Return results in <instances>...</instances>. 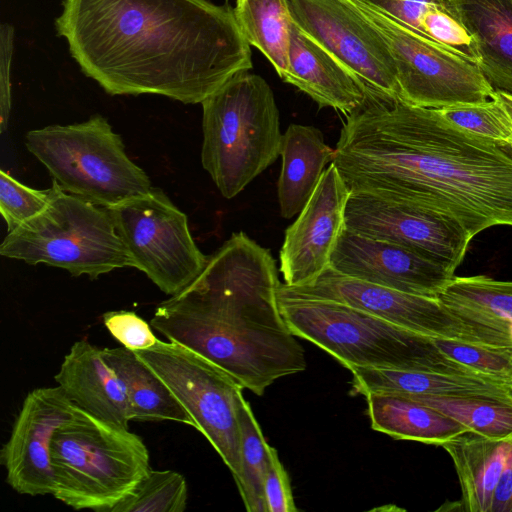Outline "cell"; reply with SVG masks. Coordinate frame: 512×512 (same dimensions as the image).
<instances>
[{
	"mask_svg": "<svg viewBox=\"0 0 512 512\" xmlns=\"http://www.w3.org/2000/svg\"><path fill=\"white\" fill-rule=\"evenodd\" d=\"M332 163L350 193L434 211L472 238L512 226V148L436 109L369 98L346 115Z\"/></svg>",
	"mask_w": 512,
	"mask_h": 512,
	"instance_id": "cell-1",
	"label": "cell"
},
{
	"mask_svg": "<svg viewBox=\"0 0 512 512\" xmlns=\"http://www.w3.org/2000/svg\"><path fill=\"white\" fill-rule=\"evenodd\" d=\"M55 28L112 96L198 104L253 67L233 9L210 0H63Z\"/></svg>",
	"mask_w": 512,
	"mask_h": 512,
	"instance_id": "cell-2",
	"label": "cell"
},
{
	"mask_svg": "<svg viewBox=\"0 0 512 512\" xmlns=\"http://www.w3.org/2000/svg\"><path fill=\"white\" fill-rule=\"evenodd\" d=\"M280 285L271 252L233 233L193 282L157 306L150 324L261 396L275 380L306 368L280 311Z\"/></svg>",
	"mask_w": 512,
	"mask_h": 512,
	"instance_id": "cell-3",
	"label": "cell"
},
{
	"mask_svg": "<svg viewBox=\"0 0 512 512\" xmlns=\"http://www.w3.org/2000/svg\"><path fill=\"white\" fill-rule=\"evenodd\" d=\"M278 302L294 336L317 345L346 368L480 374L445 355L432 337L348 305L279 296Z\"/></svg>",
	"mask_w": 512,
	"mask_h": 512,
	"instance_id": "cell-4",
	"label": "cell"
},
{
	"mask_svg": "<svg viewBox=\"0 0 512 512\" xmlns=\"http://www.w3.org/2000/svg\"><path fill=\"white\" fill-rule=\"evenodd\" d=\"M201 105L202 166L231 199L280 156L283 134L274 94L261 76L241 71Z\"/></svg>",
	"mask_w": 512,
	"mask_h": 512,
	"instance_id": "cell-5",
	"label": "cell"
},
{
	"mask_svg": "<svg viewBox=\"0 0 512 512\" xmlns=\"http://www.w3.org/2000/svg\"><path fill=\"white\" fill-rule=\"evenodd\" d=\"M142 438L77 407L51 443L53 496L76 510H108L149 472Z\"/></svg>",
	"mask_w": 512,
	"mask_h": 512,
	"instance_id": "cell-6",
	"label": "cell"
},
{
	"mask_svg": "<svg viewBox=\"0 0 512 512\" xmlns=\"http://www.w3.org/2000/svg\"><path fill=\"white\" fill-rule=\"evenodd\" d=\"M50 188L47 207L8 232L0 245L2 256L30 265L44 263L91 279L130 267L107 207L67 193L55 180Z\"/></svg>",
	"mask_w": 512,
	"mask_h": 512,
	"instance_id": "cell-7",
	"label": "cell"
},
{
	"mask_svg": "<svg viewBox=\"0 0 512 512\" xmlns=\"http://www.w3.org/2000/svg\"><path fill=\"white\" fill-rule=\"evenodd\" d=\"M25 145L64 191L93 204L112 207L153 188L100 114L81 123L31 130Z\"/></svg>",
	"mask_w": 512,
	"mask_h": 512,
	"instance_id": "cell-8",
	"label": "cell"
},
{
	"mask_svg": "<svg viewBox=\"0 0 512 512\" xmlns=\"http://www.w3.org/2000/svg\"><path fill=\"white\" fill-rule=\"evenodd\" d=\"M136 355L167 385L193 422L210 442L235 482L242 475L241 433L237 400L243 387L226 371L173 342L158 339Z\"/></svg>",
	"mask_w": 512,
	"mask_h": 512,
	"instance_id": "cell-9",
	"label": "cell"
},
{
	"mask_svg": "<svg viewBox=\"0 0 512 512\" xmlns=\"http://www.w3.org/2000/svg\"><path fill=\"white\" fill-rule=\"evenodd\" d=\"M130 267L144 272L165 294L185 289L208 257L194 242L188 219L160 188L107 207Z\"/></svg>",
	"mask_w": 512,
	"mask_h": 512,
	"instance_id": "cell-10",
	"label": "cell"
},
{
	"mask_svg": "<svg viewBox=\"0 0 512 512\" xmlns=\"http://www.w3.org/2000/svg\"><path fill=\"white\" fill-rule=\"evenodd\" d=\"M384 37L394 60L401 99L417 106L439 109L480 104L495 89L480 69L380 11L354 0Z\"/></svg>",
	"mask_w": 512,
	"mask_h": 512,
	"instance_id": "cell-11",
	"label": "cell"
},
{
	"mask_svg": "<svg viewBox=\"0 0 512 512\" xmlns=\"http://www.w3.org/2000/svg\"><path fill=\"white\" fill-rule=\"evenodd\" d=\"M292 21L348 68L372 98L401 99L394 60L354 0H286Z\"/></svg>",
	"mask_w": 512,
	"mask_h": 512,
	"instance_id": "cell-12",
	"label": "cell"
},
{
	"mask_svg": "<svg viewBox=\"0 0 512 512\" xmlns=\"http://www.w3.org/2000/svg\"><path fill=\"white\" fill-rule=\"evenodd\" d=\"M279 297L328 300L432 337L478 344L473 333L438 298L398 291L336 272L331 267L300 286L281 284Z\"/></svg>",
	"mask_w": 512,
	"mask_h": 512,
	"instance_id": "cell-13",
	"label": "cell"
},
{
	"mask_svg": "<svg viewBox=\"0 0 512 512\" xmlns=\"http://www.w3.org/2000/svg\"><path fill=\"white\" fill-rule=\"evenodd\" d=\"M345 228L411 249L454 272L472 240L460 224L444 215L359 193L349 195Z\"/></svg>",
	"mask_w": 512,
	"mask_h": 512,
	"instance_id": "cell-14",
	"label": "cell"
},
{
	"mask_svg": "<svg viewBox=\"0 0 512 512\" xmlns=\"http://www.w3.org/2000/svg\"><path fill=\"white\" fill-rule=\"evenodd\" d=\"M76 410L59 386L37 388L26 395L0 452L12 489L30 496L53 494L52 439Z\"/></svg>",
	"mask_w": 512,
	"mask_h": 512,
	"instance_id": "cell-15",
	"label": "cell"
},
{
	"mask_svg": "<svg viewBox=\"0 0 512 512\" xmlns=\"http://www.w3.org/2000/svg\"><path fill=\"white\" fill-rule=\"evenodd\" d=\"M349 195L331 162L297 219L285 231L279 253L285 285L309 283L330 267L332 253L345 229Z\"/></svg>",
	"mask_w": 512,
	"mask_h": 512,
	"instance_id": "cell-16",
	"label": "cell"
},
{
	"mask_svg": "<svg viewBox=\"0 0 512 512\" xmlns=\"http://www.w3.org/2000/svg\"><path fill=\"white\" fill-rule=\"evenodd\" d=\"M338 273L409 294L437 298L455 272L411 249L346 228L332 253Z\"/></svg>",
	"mask_w": 512,
	"mask_h": 512,
	"instance_id": "cell-17",
	"label": "cell"
},
{
	"mask_svg": "<svg viewBox=\"0 0 512 512\" xmlns=\"http://www.w3.org/2000/svg\"><path fill=\"white\" fill-rule=\"evenodd\" d=\"M281 79L307 94L320 107H330L346 115L372 98L366 86L346 66L293 21L288 66Z\"/></svg>",
	"mask_w": 512,
	"mask_h": 512,
	"instance_id": "cell-18",
	"label": "cell"
},
{
	"mask_svg": "<svg viewBox=\"0 0 512 512\" xmlns=\"http://www.w3.org/2000/svg\"><path fill=\"white\" fill-rule=\"evenodd\" d=\"M55 381L78 408L108 423L129 428L130 412L123 385L103 357L85 339L65 355Z\"/></svg>",
	"mask_w": 512,
	"mask_h": 512,
	"instance_id": "cell-19",
	"label": "cell"
},
{
	"mask_svg": "<svg viewBox=\"0 0 512 512\" xmlns=\"http://www.w3.org/2000/svg\"><path fill=\"white\" fill-rule=\"evenodd\" d=\"M352 392L392 395L475 397L512 404L508 382L489 376L351 366Z\"/></svg>",
	"mask_w": 512,
	"mask_h": 512,
	"instance_id": "cell-20",
	"label": "cell"
},
{
	"mask_svg": "<svg viewBox=\"0 0 512 512\" xmlns=\"http://www.w3.org/2000/svg\"><path fill=\"white\" fill-rule=\"evenodd\" d=\"M441 446L452 459L458 476V510L491 512L497 485L512 466V436L491 438L466 431Z\"/></svg>",
	"mask_w": 512,
	"mask_h": 512,
	"instance_id": "cell-21",
	"label": "cell"
},
{
	"mask_svg": "<svg viewBox=\"0 0 512 512\" xmlns=\"http://www.w3.org/2000/svg\"><path fill=\"white\" fill-rule=\"evenodd\" d=\"M280 156L277 193L281 216L288 219L300 213L313 194L334 149L318 128L290 124L282 137Z\"/></svg>",
	"mask_w": 512,
	"mask_h": 512,
	"instance_id": "cell-22",
	"label": "cell"
},
{
	"mask_svg": "<svg viewBox=\"0 0 512 512\" xmlns=\"http://www.w3.org/2000/svg\"><path fill=\"white\" fill-rule=\"evenodd\" d=\"M472 35L478 68L491 86L512 95V0H453Z\"/></svg>",
	"mask_w": 512,
	"mask_h": 512,
	"instance_id": "cell-23",
	"label": "cell"
},
{
	"mask_svg": "<svg viewBox=\"0 0 512 512\" xmlns=\"http://www.w3.org/2000/svg\"><path fill=\"white\" fill-rule=\"evenodd\" d=\"M371 428L401 440L441 446L467 427L443 413L405 396L366 395Z\"/></svg>",
	"mask_w": 512,
	"mask_h": 512,
	"instance_id": "cell-24",
	"label": "cell"
},
{
	"mask_svg": "<svg viewBox=\"0 0 512 512\" xmlns=\"http://www.w3.org/2000/svg\"><path fill=\"white\" fill-rule=\"evenodd\" d=\"M102 353L123 385L131 420H171L193 427L188 412L135 351L118 347L104 348Z\"/></svg>",
	"mask_w": 512,
	"mask_h": 512,
	"instance_id": "cell-25",
	"label": "cell"
},
{
	"mask_svg": "<svg viewBox=\"0 0 512 512\" xmlns=\"http://www.w3.org/2000/svg\"><path fill=\"white\" fill-rule=\"evenodd\" d=\"M421 37L469 60L475 42L453 0H359Z\"/></svg>",
	"mask_w": 512,
	"mask_h": 512,
	"instance_id": "cell-26",
	"label": "cell"
},
{
	"mask_svg": "<svg viewBox=\"0 0 512 512\" xmlns=\"http://www.w3.org/2000/svg\"><path fill=\"white\" fill-rule=\"evenodd\" d=\"M234 16L244 39L282 78L288 66L292 18L286 0H236Z\"/></svg>",
	"mask_w": 512,
	"mask_h": 512,
	"instance_id": "cell-27",
	"label": "cell"
},
{
	"mask_svg": "<svg viewBox=\"0 0 512 512\" xmlns=\"http://www.w3.org/2000/svg\"><path fill=\"white\" fill-rule=\"evenodd\" d=\"M241 433L242 475L236 483L248 512H267L264 481L270 463V448L242 393L237 400Z\"/></svg>",
	"mask_w": 512,
	"mask_h": 512,
	"instance_id": "cell-28",
	"label": "cell"
},
{
	"mask_svg": "<svg viewBox=\"0 0 512 512\" xmlns=\"http://www.w3.org/2000/svg\"><path fill=\"white\" fill-rule=\"evenodd\" d=\"M423 403L467 427L491 438L512 436V404L475 397L400 395Z\"/></svg>",
	"mask_w": 512,
	"mask_h": 512,
	"instance_id": "cell-29",
	"label": "cell"
},
{
	"mask_svg": "<svg viewBox=\"0 0 512 512\" xmlns=\"http://www.w3.org/2000/svg\"><path fill=\"white\" fill-rule=\"evenodd\" d=\"M437 298L449 310L512 321V281L454 276Z\"/></svg>",
	"mask_w": 512,
	"mask_h": 512,
	"instance_id": "cell-30",
	"label": "cell"
},
{
	"mask_svg": "<svg viewBox=\"0 0 512 512\" xmlns=\"http://www.w3.org/2000/svg\"><path fill=\"white\" fill-rule=\"evenodd\" d=\"M187 498V482L182 474L150 469L132 492L108 512H183Z\"/></svg>",
	"mask_w": 512,
	"mask_h": 512,
	"instance_id": "cell-31",
	"label": "cell"
},
{
	"mask_svg": "<svg viewBox=\"0 0 512 512\" xmlns=\"http://www.w3.org/2000/svg\"><path fill=\"white\" fill-rule=\"evenodd\" d=\"M450 123L480 137L512 148V112L502 92L480 104L436 109Z\"/></svg>",
	"mask_w": 512,
	"mask_h": 512,
	"instance_id": "cell-32",
	"label": "cell"
},
{
	"mask_svg": "<svg viewBox=\"0 0 512 512\" xmlns=\"http://www.w3.org/2000/svg\"><path fill=\"white\" fill-rule=\"evenodd\" d=\"M448 357L474 371L509 382L512 380V348H497L447 338H433Z\"/></svg>",
	"mask_w": 512,
	"mask_h": 512,
	"instance_id": "cell-33",
	"label": "cell"
},
{
	"mask_svg": "<svg viewBox=\"0 0 512 512\" xmlns=\"http://www.w3.org/2000/svg\"><path fill=\"white\" fill-rule=\"evenodd\" d=\"M51 198V188L45 190L28 187L0 170V212L8 232L40 214Z\"/></svg>",
	"mask_w": 512,
	"mask_h": 512,
	"instance_id": "cell-34",
	"label": "cell"
},
{
	"mask_svg": "<svg viewBox=\"0 0 512 512\" xmlns=\"http://www.w3.org/2000/svg\"><path fill=\"white\" fill-rule=\"evenodd\" d=\"M103 323L112 337L133 351L148 349L158 341L150 325L133 311H108Z\"/></svg>",
	"mask_w": 512,
	"mask_h": 512,
	"instance_id": "cell-35",
	"label": "cell"
},
{
	"mask_svg": "<svg viewBox=\"0 0 512 512\" xmlns=\"http://www.w3.org/2000/svg\"><path fill=\"white\" fill-rule=\"evenodd\" d=\"M267 512H295L289 477L282 466L277 451L270 448V463L264 481Z\"/></svg>",
	"mask_w": 512,
	"mask_h": 512,
	"instance_id": "cell-36",
	"label": "cell"
},
{
	"mask_svg": "<svg viewBox=\"0 0 512 512\" xmlns=\"http://www.w3.org/2000/svg\"><path fill=\"white\" fill-rule=\"evenodd\" d=\"M14 50V27L8 23L0 26V129L8 125L11 109L10 70Z\"/></svg>",
	"mask_w": 512,
	"mask_h": 512,
	"instance_id": "cell-37",
	"label": "cell"
},
{
	"mask_svg": "<svg viewBox=\"0 0 512 512\" xmlns=\"http://www.w3.org/2000/svg\"><path fill=\"white\" fill-rule=\"evenodd\" d=\"M491 512H512V466L504 472L497 485Z\"/></svg>",
	"mask_w": 512,
	"mask_h": 512,
	"instance_id": "cell-38",
	"label": "cell"
},
{
	"mask_svg": "<svg viewBox=\"0 0 512 512\" xmlns=\"http://www.w3.org/2000/svg\"><path fill=\"white\" fill-rule=\"evenodd\" d=\"M502 92V91H501ZM503 96H504V99L506 100L511 112H512V95L511 94H508V93H505V92H502Z\"/></svg>",
	"mask_w": 512,
	"mask_h": 512,
	"instance_id": "cell-39",
	"label": "cell"
},
{
	"mask_svg": "<svg viewBox=\"0 0 512 512\" xmlns=\"http://www.w3.org/2000/svg\"><path fill=\"white\" fill-rule=\"evenodd\" d=\"M509 332H510V338H511V342H512V321L509 324Z\"/></svg>",
	"mask_w": 512,
	"mask_h": 512,
	"instance_id": "cell-40",
	"label": "cell"
},
{
	"mask_svg": "<svg viewBox=\"0 0 512 512\" xmlns=\"http://www.w3.org/2000/svg\"><path fill=\"white\" fill-rule=\"evenodd\" d=\"M508 387L510 389L511 397H512V380L508 382Z\"/></svg>",
	"mask_w": 512,
	"mask_h": 512,
	"instance_id": "cell-41",
	"label": "cell"
}]
</instances>
